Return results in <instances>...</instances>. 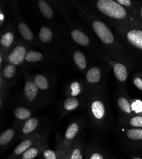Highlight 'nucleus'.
I'll return each instance as SVG.
<instances>
[{
	"label": "nucleus",
	"instance_id": "1",
	"mask_svg": "<svg viewBox=\"0 0 142 159\" xmlns=\"http://www.w3.org/2000/svg\"><path fill=\"white\" fill-rule=\"evenodd\" d=\"M82 17L87 22L94 33L96 35L101 43L107 50V54L126 55V50L122 44L119 42L109 26L99 17L91 12L89 10H85L84 7L79 6Z\"/></svg>",
	"mask_w": 142,
	"mask_h": 159
},
{
	"label": "nucleus",
	"instance_id": "2",
	"mask_svg": "<svg viewBox=\"0 0 142 159\" xmlns=\"http://www.w3.org/2000/svg\"><path fill=\"white\" fill-rule=\"evenodd\" d=\"M93 7L110 24H124L142 28L139 19L130 10L114 0H97Z\"/></svg>",
	"mask_w": 142,
	"mask_h": 159
},
{
	"label": "nucleus",
	"instance_id": "3",
	"mask_svg": "<svg viewBox=\"0 0 142 159\" xmlns=\"http://www.w3.org/2000/svg\"><path fill=\"white\" fill-rule=\"evenodd\" d=\"M86 103L90 118L93 124L98 128L105 126L108 117V108L102 86L89 96Z\"/></svg>",
	"mask_w": 142,
	"mask_h": 159
},
{
	"label": "nucleus",
	"instance_id": "4",
	"mask_svg": "<svg viewBox=\"0 0 142 159\" xmlns=\"http://www.w3.org/2000/svg\"><path fill=\"white\" fill-rule=\"evenodd\" d=\"M124 45L131 51L142 56V28L124 24H110Z\"/></svg>",
	"mask_w": 142,
	"mask_h": 159
},
{
	"label": "nucleus",
	"instance_id": "5",
	"mask_svg": "<svg viewBox=\"0 0 142 159\" xmlns=\"http://www.w3.org/2000/svg\"><path fill=\"white\" fill-rule=\"evenodd\" d=\"M25 82L23 89L24 99L27 107L34 110L47 102V96L38 88L31 78L25 72Z\"/></svg>",
	"mask_w": 142,
	"mask_h": 159
},
{
	"label": "nucleus",
	"instance_id": "6",
	"mask_svg": "<svg viewBox=\"0 0 142 159\" xmlns=\"http://www.w3.org/2000/svg\"><path fill=\"white\" fill-rule=\"evenodd\" d=\"M103 57L112 66L114 75L118 82L120 84H125L130 73L128 65H130L131 61L126 55L110 54L106 53Z\"/></svg>",
	"mask_w": 142,
	"mask_h": 159
},
{
	"label": "nucleus",
	"instance_id": "7",
	"mask_svg": "<svg viewBox=\"0 0 142 159\" xmlns=\"http://www.w3.org/2000/svg\"><path fill=\"white\" fill-rule=\"evenodd\" d=\"M103 79L102 70L98 66H93L89 68L85 74L84 85V95L87 99L89 95L98 88L101 87V83Z\"/></svg>",
	"mask_w": 142,
	"mask_h": 159
},
{
	"label": "nucleus",
	"instance_id": "8",
	"mask_svg": "<svg viewBox=\"0 0 142 159\" xmlns=\"http://www.w3.org/2000/svg\"><path fill=\"white\" fill-rule=\"evenodd\" d=\"M82 124L79 121H75L70 124L67 127L64 136L58 139V143L57 149L60 151H62L74 143L78 139L79 135L82 129Z\"/></svg>",
	"mask_w": 142,
	"mask_h": 159
},
{
	"label": "nucleus",
	"instance_id": "9",
	"mask_svg": "<svg viewBox=\"0 0 142 159\" xmlns=\"http://www.w3.org/2000/svg\"><path fill=\"white\" fill-rule=\"evenodd\" d=\"M29 45L25 43H17L5 56L7 63L16 66H21L25 63V58Z\"/></svg>",
	"mask_w": 142,
	"mask_h": 159
},
{
	"label": "nucleus",
	"instance_id": "10",
	"mask_svg": "<svg viewBox=\"0 0 142 159\" xmlns=\"http://www.w3.org/2000/svg\"><path fill=\"white\" fill-rule=\"evenodd\" d=\"M14 9V14H15L16 23L17 25V28L19 33L20 34L21 38L24 42L29 46H34L35 42V36L31 30L30 28L25 22V21L21 17L20 14L19 13V10L17 8L16 10Z\"/></svg>",
	"mask_w": 142,
	"mask_h": 159
},
{
	"label": "nucleus",
	"instance_id": "11",
	"mask_svg": "<svg viewBox=\"0 0 142 159\" xmlns=\"http://www.w3.org/2000/svg\"><path fill=\"white\" fill-rule=\"evenodd\" d=\"M43 133H38L22 140V141L12 151L7 159H17L22 154L32 147L41 139L43 136Z\"/></svg>",
	"mask_w": 142,
	"mask_h": 159
},
{
	"label": "nucleus",
	"instance_id": "12",
	"mask_svg": "<svg viewBox=\"0 0 142 159\" xmlns=\"http://www.w3.org/2000/svg\"><path fill=\"white\" fill-rule=\"evenodd\" d=\"M58 34L52 28L43 25L38 32V39L42 45L52 47L57 45L59 41Z\"/></svg>",
	"mask_w": 142,
	"mask_h": 159
},
{
	"label": "nucleus",
	"instance_id": "13",
	"mask_svg": "<svg viewBox=\"0 0 142 159\" xmlns=\"http://www.w3.org/2000/svg\"><path fill=\"white\" fill-rule=\"evenodd\" d=\"M40 125L41 120L39 118H30L21 125L19 138L23 140L25 138L38 134V130L40 129Z\"/></svg>",
	"mask_w": 142,
	"mask_h": 159
},
{
	"label": "nucleus",
	"instance_id": "14",
	"mask_svg": "<svg viewBox=\"0 0 142 159\" xmlns=\"http://www.w3.org/2000/svg\"><path fill=\"white\" fill-rule=\"evenodd\" d=\"M48 136V130L44 132L41 139L30 149L25 151L17 159H35L41 156L44 150L48 147L47 139Z\"/></svg>",
	"mask_w": 142,
	"mask_h": 159
},
{
	"label": "nucleus",
	"instance_id": "15",
	"mask_svg": "<svg viewBox=\"0 0 142 159\" xmlns=\"http://www.w3.org/2000/svg\"><path fill=\"white\" fill-rule=\"evenodd\" d=\"M57 57L50 54H46L34 50H29L25 58V63L31 65H41L53 61Z\"/></svg>",
	"mask_w": 142,
	"mask_h": 159
},
{
	"label": "nucleus",
	"instance_id": "16",
	"mask_svg": "<svg viewBox=\"0 0 142 159\" xmlns=\"http://www.w3.org/2000/svg\"><path fill=\"white\" fill-rule=\"evenodd\" d=\"M122 136L126 143L135 147H142V128L126 126L122 132Z\"/></svg>",
	"mask_w": 142,
	"mask_h": 159
},
{
	"label": "nucleus",
	"instance_id": "17",
	"mask_svg": "<svg viewBox=\"0 0 142 159\" xmlns=\"http://www.w3.org/2000/svg\"><path fill=\"white\" fill-rule=\"evenodd\" d=\"M117 106L121 117H129L135 115L132 111L131 99L123 90H121L117 96Z\"/></svg>",
	"mask_w": 142,
	"mask_h": 159
},
{
	"label": "nucleus",
	"instance_id": "18",
	"mask_svg": "<svg viewBox=\"0 0 142 159\" xmlns=\"http://www.w3.org/2000/svg\"><path fill=\"white\" fill-rule=\"evenodd\" d=\"M21 125V124L16 122V124L6 129L0 135V147L2 151L10 145L17 136H19Z\"/></svg>",
	"mask_w": 142,
	"mask_h": 159
},
{
	"label": "nucleus",
	"instance_id": "19",
	"mask_svg": "<svg viewBox=\"0 0 142 159\" xmlns=\"http://www.w3.org/2000/svg\"><path fill=\"white\" fill-rule=\"evenodd\" d=\"M61 159H83V144L78 138L70 147L61 151Z\"/></svg>",
	"mask_w": 142,
	"mask_h": 159
},
{
	"label": "nucleus",
	"instance_id": "20",
	"mask_svg": "<svg viewBox=\"0 0 142 159\" xmlns=\"http://www.w3.org/2000/svg\"><path fill=\"white\" fill-rule=\"evenodd\" d=\"M16 36L14 30L11 28H6L1 35L0 46H1V54H5L14 47L16 45Z\"/></svg>",
	"mask_w": 142,
	"mask_h": 159
},
{
	"label": "nucleus",
	"instance_id": "21",
	"mask_svg": "<svg viewBox=\"0 0 142 159\" xmlns=\"http://www.w3.org/2000/svg\"><path fill=\"white\" fill-rule=\"evenodd\" d=\"M18 74L17 66L7 63L3 66L2 70V80H4V88L1 89V92H6L7 87L10 84L14 83L15 79Z\"/></svg>",
	"mask_w": 142,
	"mask_h": 159
},
{
	"label": "nucleus",
	"instance_id": "22",
	"mask_svg": "<svg viewBox=\"0 0 142 159\" xmlns=\"http://www.w3.org/2000/svg\"><path fill=\"white\" fill-rule=\"evenodd\" d=\"M84 99L81 98L68 97L64 100L61 106V112L62 115L80 108L84 104Z\"/></svg>",
	"mask_w": 142,
	"mask_h": 159
},
{
	"label": "nucleus",
	"instance_id": "23",
	"mask_svg": "<svg viewBox=\"0 0 142 159\" xmlns=\"http://www.w3.org/2000/svg\"><path fill=\"white\" fill-rule=\"evenodd\" d=\"M31 78L38 88L48 97L52 89L50 79L42 74H37L31 76Z\"/></svg>",
	"mask_w": 142,
	"mask_h": 159
},
{
	"label": "nucleus",
	"instance_id": "24",
	"mask_svg": "<svg viewBox=\"0 0 142 159\" xmlns=\"http://www.w3.org/2000/svg\"><path fill=\"white\" fill-rule=\"evenodd\" d=\"M33 110L25 106H19L13 109L12 113L16 119V122L22 125L24 122L31 118Z\"/></svg>",
	"mask_w": 142,
	"mask_h": 159
},
{
	"label": "nucleus",
	"instance_id": "25",
	"mask_svg": "<svg viewBox=\"0 0 142 159\" xmlns=\"http://www.w3.org/2000/svg\"><path fill=\"white\" fill-rule=\"evenodd\" d=\"M71 38L75 43L83 47H91L92 43L89 36L80 29L75 28L70 32Z\"/></svg>",
	"mask_w": 142,
	"mask_h": 159
},
{
	"label": "nucleus",
	"instance_id": "26",
	"mask_svg": "<svg viewBox=\"0 0 142 159\" xmlns=\"http://www.w3.org/2000/svg\"><path fill=\"white\" fill-rule=\"evenodd\" d=\"M37 7L42 16L48 20H52L54 18V11L50 3L44 0H39L37 2Z\"/></svg>",
	"mask_w": 142,
	"mask_h": 159
},
{
	"label": "nucleus",
	"instance_id": "27",
	"mask_svg": "<svg viewBox=\"0 0 142 159\" xmlns=\"http://www.w3.org/2000/svg\"><path fill=\"white\" fill-rule=\"evenodd\" d=\"M82 94H84V85L79 81L71 82L66 90V96L78 98Z\"/></svg>",
	"mask_w": 142,
	"mask_h": 159
},
{
	"label": "nucleus",
	"instance_id": "28",
	"mask_svg": "<svg viewBox=\"0 0 142 159\" xmlns=\"http://www.w3.org/2000/svg\"><path fill=\"white\" fill-rule=\"evenodd\" d=\"M119 121L121 125L127 127L142 128V116L140 115H133L129 117H121Z\"/></svg>",
	"mask_w": 142,
	"mask_h": 159
},
{
	"label": "nucleus",
	"instance_id": "29",
	"mask_svg": "<svg viewBox=\"0 0 142 159\" xmlns=\"http://www.w3.org/2000/svg\"><path fill=\"white\" fill-rule=\"evenodd\" d=\"M73 60L75 66L80 71H84L87 69V58L82 51L79 50H75L73 53Z\"/></svg>",
	"mask_w": 142,
	"mask_h": 159
},
{
	"label": "nucleus",
	"instance_id": "30",
	"mask_svg": "<svg viewBox=\"0 0 142 159\" xmlns=\"http://www.w3.org/2000/svg\"><path fill=\"white\" fill-rule=\"evenodd\" d=\"M118 3L130 10L131 13L138 19V10L140 3L137 2H133L131 0H116Z\"/></svg>",
	"mask_w": 142,
	"mask_h": 159
},
{
	"label": "nucleus",
	"instance_id": "31",
	"mask_svg": "<svg viewBox=\"0 0 142 159\" xmlns=\"http://www.w3.org/2000/svg\"><path fill=\"white\" fill-rule=\"evenodd\" d=\"M85 159H109L107 154L98 148H91L88 150Z\"/></svg>",
	"mask_w": 142,
	"mask_h": 159
},
{
	"label": "nucleus",
	"instance_id": "32",
	"mask_svg": "<svg viewBox=\"0 0 142 159\" xmlns=\"http://www.w3.org/2000/svg\"><path fill=\"white\" fill-rule=\"evenodd\" d=\"M62 152L58 150H53L47 147L42 153V159H61Z\"/></svg>",
	"mask_w": 142,
	"mask_h": 159
},
{
	"label": "nucleus",
	"instance_id": "33",
	"mask_svg": "<svg viewBox=\"0 0 142 159\" xmlns=\"http://www.w3.org/2000/svg\"><path fill=\"white\" fill-rule=\"evenodd\" d=\"M131 108L135 115L142 116V101L139 99H131Z\"/></svg>",
	"mask_w": 142,
	"mask_h": 159
},
{
	"label": "nucleus",
	"instance_id": "34",
	"mask_svg": "<svg viewBox=\"0 0 142 159\" xmlns=\"http://www.w3.org/2000/svg\"><path fill=\"white\" fill-rule=\"evenodd\" d=\"M133 82L135 86L142 92V76L136 75L133 78Z\"/></svg>",
	"mask_w": 142,
	"mask_h": 159
},
{
	"label": "nucleus",
	"instance_id": "35",
	"mask_svg": "<svg viewBox=\"0 0 142 159\" xmlns=\"http://www.w3.org/2000/svg\"><path fill=\"white\" fill-rule=\"evenodd\" d=\"M0 22H1V27L2 28V25L3 22H5V13L3 11V10L1 8V13H0Z\"/></svg>",
	"mask_w": 142,
	"mask_h": 159
},
{
	"label": "nucleus",
	"instance_id": "36",
	"mask_svg": "<svg viewBox=\"0 0 142 159\" xmlns=\"http://www.w3.org/2000/svg\"><path fill=\"white\" fill-rule=\"evenodd\" d=\"M138 19L142 24V3H140L138 10Z\"/></svg>",
	"mask_w": 142,
	"mask_h": 159
},
{
	"label": "nucleus",
	"instance_id": "37",
	"mask_svg": "<svg viewBox=\"0 0 142 159\" xmlns=\"http://www.w3.org/2000/svg\"><path fill=\"white\" fill-rule=\"evenodd\" d=\"M131 159H142V157H133Z\"/></svg>",
	"mask_w": 142,
	"mask_h": 159
}]
</instances>
